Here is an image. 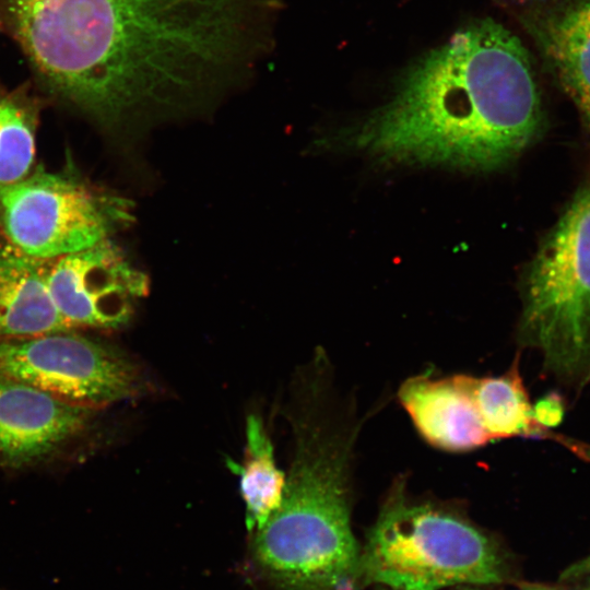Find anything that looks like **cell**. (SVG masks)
I'll use <instances>...</instances> for the list:
<instances>
[{
	"label": "cell",
	"mask_w": 590,
	"mask_h": 590,
	"mask_svg": "<svg viewBox=\"0 0 590 590\" xmlns=\"http://www.w3.org/2000/svg\"><path fill=\"white\" fill-rule=\"evenodd\" d=\"M545 126L527 49L482 19L412 61L385 103L317 142L388 166L492 172L519 157Z\"/></svg>",
	"instance_id": "cell-1"
},
{
	"label": "cell",
	"mask_w": 590,
	"mask_h": 590,
	"mask_svg": "<svg viewBox=\"0 0 590 590\" xmlns=\"http://www.w3.org/2000/svg\"><path fill=\"white\" fill-rule=\"evenodd\" d=\"M293 430L281 503L252 531V571L275 590H357L362 551L351 527V474L359 429L317 413L294 421Z\"/></svg>",
	"instance_id": "cell-2"
},
{
	"label": "cell",
	"mask_w": 590,
	"mask_h": 590,
	"mask_svg": "<svg viewBox=\"0 0 590 590\" xmlns=\"http://www.w3.org/2000/svg\"><path fill=\"white\" fill-rule=\"evenodd\" d=\"M361 574L363 585L439 590L500 583L507 568L487 533L449 507L411 498L399 480L367 534Z\"/></svg>",
	"instance_id": "cell-3"
},
{
	"label": "cell",
	"mask_w": 590,
	"mask_h": 590,
	"mask_svg": "<svg viewBox=\"0 0 590 590\" xmlns=\"http://www.w3.org/2000/svg\"><path fill=\"white\" fill-rule=\"evenodd\" d=\"M518 341L540 350L556 376L590 379V178L581 184L527 264Z\"/></svg>",
	"instance_id": "cell-4"
},
{
	"label": "cell",
	"mask_w": 590,
	"mask_h": 590,
	"mask_svg": "<svg viewBox=\"0 0 590 590\" xmlns=\"http://www.w3.org/2000/svg\"><path fill=\"white\" fill-rule=\"evenodd\" d=\"M131 219L127 200L71 173L37 170L0 186V235L35 258L92 247Z\"/></svg>",
	"instance_id": "cell-5"
},
{
	"label": "cell",
	"mask_w": 590,
	"mask_h": 590,
	"mask_svg": "<svg viewBox=\"0 0 590 590\" xmlns=\"http://www.w3.org/2000/svg\"><path fill=\"white\" fill-rule=\"evenodd\" d=\"M0 377L94 411L142 386L138 367L122 352L74 329L0 338Z\"/></svg>",
	"instance_id": "cell-6"
},
{
	"label": "cell",
	"mask_w": 590,
	"mask_h": 590,
	"mask_svg": "<svg viewBox=\"0 0 590 590\" xmlns=\"http://www.w3.org/2000/svg\"><path fill=\"white\" fill-rule=\"evenodd\" d=\"M49 290L72 329H115L148 295L149 278L109 238L51 261Z\"/></svg>",
	"instance_id": "cell-7"
},
{
	"label": "cell",
	"mask_w": 590,
	"mask_h": 590,
	"mask_svg": "<svg viewBox=\"0 0 590 590\" xmlns=\"http://www.w3.org/2000/svg\"><path fill=\"white\" fill-rule=\"evenodd\" d=\"M92 411L0 377V465L20 468L49 457L87 428Z\"/></svg>",
	"instance_id": "cell-8"
},
{
	"label": "cell",
	"mask_w": 590,
	"mask_h": 590,
	"mask_svg": "<svg viewBox=\"0 0 590 590\" xmlns=\"http://www.w3.org/2000/svg\"><path fill=\"white\" fill-rule=\"evenodd\" d=\"M518 20L590 134V0L533 3L519 12Z\"/></svg>",
	"instance_id": "cell-9"
},
{
	"label": "cell",
	"mask_w": 590,
	"mask_h": 590,
	"mask_svg": "<svg viewBox=\"0 0 590 590\" xmlns=\"http://www.w3.org/2000/svg\"><path fill=\"white\" fill-rule=\"evenodd\" d=\"M472 377L467 374L442 377L421 374L400 386L401 405L430 446L463 452L491 442L473 394Z\"/></svg>",
	"instance_id": "cell-10"
},
{
	"label": "cell",
	"mask_w": 590,
	"mask_h": 590,
	"mask_svg": "<svg viewBox=\"0 0 590 590\" xmlns=\"http://www.w3.org/2000/svg\"><path fill=\"white\" fill-rule=\"evenodd\" d=\"M51 261L23 252L0 235V338L72 329L50 294Z\"/></svg>",
	"instance_id": "cell-11"
},
{
	"label": "cell",
	"mask_w": 590,
	"mask_h": 590,
	"mask_svg": "<svg viewBox=\"0 0 590 590\" xmlns=\"http://www.w3.org/2000/svg\"><path fill=\"white\" fill-rule=\"evenodd\" d=\"M228 465L239 476L246 526L253 531L279 507L286 481L285 473L276 467L271 439L256 414L247 417L244 461H229Z\"/></svg>",
	"instance_id": "cell-12"
},
{
	"label": "cell",
	"mask_w": 590,
	"mask_h": 590,
	"mask_svg": "<svg viewBox=\"0 0 590 590\" xmlns=\"http://www.w3.org/2000/svg\"><path fill=\"white\" fill-rule=\"evenodd\" d=\"M474 398L489 441L510 437H540L545 428L533 416L519 371V355L499 376L472 377Z\"/></svg>",
	"instance_id": "cell-13"
},
{
	"label": "cell",
	"mask_w": 590,
	"mask_h": 590,
	"mask_svg": "<svg viewBox=\"0 0 590 590\" xmlns=\"http://www.w3.org/2000/svg\"><path fill=\"white\" fill-rule=\"evenodd\" d=\"M35 116L26 97L0 88V186L30 173L35 154Z\"/></svg>",
	"instance_id": "cell-14"
},
{
	"label": "cell",
	"mask_w": 590,
	"mask_h": 590,
	"mask_svg": "<svg viewBox=\"0 0 590 590\" xmlns=\"http://www.w3.org/2000/svg\"><path fill=\"white\" fill-rule=\"evenodd\" d=\"M534 420L544 428L556 426L563 416L564 409L560 398L555 394H547L532 405Z\"/></svg>",
	"instance_id": "cell-15"
},
{
	"label": "cell",
	"mask_w": 590,
	"mask_h": 590,
	"mask_svg": "<svg viewBox=\"0 0 590 590\" xmlns=\"http://www.w3.org/2000/svg\"><path fill=\"white\" fill-rule=\"evenodd\" d=\"M569 576H583L586 575L590 579V557L578 564L576 567L568 571Z\"/></svg>",
	"instance_id": "cell-16"
},
{
	"label": "cell",
	"mask_w": 590,
	"mask_h": 590,
	"mask_svg": "<svg viewBox=\"0 0 590 590\" xmlns=\"http://www.w3.org/2000/svg\"><path fill=\"white\" fill-rule=\"evenodd\" d=\"M533 590H545V589H533Z\"/></svg>",
	"instance_id": "cell-17"
},
{
	"label": "cell",
	"mask_w": 590,
	"mask_h": 590,
	"mask_svg": "<svg viewBox=\"0 0 590 590\" xmlns=\"http://www.w3.org/2000/svg\"><path fill=\"white\" fill-rule=\"evenodd\" d=\"M465 590H475V589H465Z\"/></svg>",
	"instance_id": "cell-18"
},
{
	"label": "cell",
	"mask_w": 590,
	"mask_h": 590,
	"mask_svg": "<svg viewBox=\"0 0 590 590\" xmlns=\"http://www.w3.org/2000/svg\"><path fill=\"white\" fill-rule=\"evenodd\" d=\"M0 590H3V589L0 588Z\"/></svg>",
	"instance_id": "cell-19"
}]
</instances>
